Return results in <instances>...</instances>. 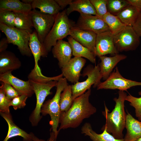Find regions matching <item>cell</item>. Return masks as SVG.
<instances>
[{"label": "cell", "instance_id": "cell-1", "mask_svg": "<svg viewBox=\"0 0 141 141\" xmlns=\"http://www.w3.org/2000/svg\"><path fill=\"white\" fill-rule=\"evenodd\" d=\"M91 92L90 88L75 99L69 109L65 112L61 113L58 132L61 130L77 127L84 119L89 118L96 112V108L89 102Z\"/></svg>", "mask_w": 141, "mask_h": 141}, {"label": "cell", "instance_id": "cell-2", "mask_svg": "<svg viewBox=\"0 0 141 141\" xmlns=\"http://www.w3.org/2000/svg\"><path fill=\"white\" fill-rule=\"evenodd\" d=\"M118 97H115L114 101L115 104L112 111H109L105 104V110L102 114L106 120L105 124L103 127L118 139H123V131L125 128L126 114L124 109V102L127 96V93L122 90L118 92Z\"/></svg>", "mask_w": 141, "mask_h": 141}, {"label": "cell", "instance_id": "cell-3", "mask_svg": "<svg viewBox=\"0 0 141 141\" xmlns=\"http://www.w3.org/2000/svg\"><path fill=\"white\" fill-rule=\"evenodd\" d=\"M62 77L61 74L52 77L45 76L28 79L36 98V107L29 119L32 126H37L41 120V110L46 97L52 94L51 89L56 86L58 81Z\"/></svg>", "mask_w": 141, "mask_h": 141}, {"label": "cell", "instance_id": "cell-4", "mask_svg": "<svg viewBox=\"0 0 141 141\" xmlns=\"http://www.w3.org/2000/svg\"><path fill=\"white\" fill-rule=\"evenodd\" d=\"M67 81L65 78H62L58 81L54 96L51 99L48 100L43 104L41 110L40 112L42 115H50L51 118L50 124L52 132L54 134L56 139L59 133L57 128L59 124L61 113L60 96L62 92L68 85Z\"/></svg>", "mask_w": 141, "mask_h": 141}, {"label": "cell", "instance_id": "cell-5", "mask_svg": "<svg viewBox=\"0 0 141 141\" xmlns=\"http://www.w3.org/2000/svg\"><path fill=\"white\" fill-rule=\"evenodd\" d=\"M72 26L65 10L56 16L54 25L43 43L48 53L51 50L52 47L58 40H62L70 35Z\"/></svg>", "mask_w": 141, "mask_h": 141}, {"label": "cell", "instance_id": "cell-6", "mask_svg": "<svg viewBox=\"0 0 141 141\" xmlns=\"http://www.w3.org/2000/svg\"><path fill=\"white\" fill-rule=\"evenodd\" d=\"M0 30L5 35L9 44L16 45L22 55L28 57L32 56L29 44L30 34L32 31L10 27L1 22Z\"/></svg>", "mask_w": 141, "mask_h": 141}, {"label": "cell", "instance_id": "cell-7", "mask_svg": "<svg viewBox=\"0 0 141 141\" xmlns=\"http://www.w3.org/2000/svg\"><path fill=\"white\" fill-rule=\"evenodd\" d=\"M100 71L99 64L94 67L89 65L85 68L81 75L83 77L87 76L86 80L81 82H78L71 85L73 100L90 89L92 85H93L94 88L97 87L101 82V80L102 78Z\"/></svg>", "mask_w": 141, "mask_h": 141}, {"label": "cell", "instance_id": "cell-8", "mask_svg": "<svg viewBox=\"0 0 141 141\" xmlns=\"http://www.w3.org/2000/svg\"><path fill=\"white\" fill-rule=\"evenodd\" d=\"M140 37L132 27L127 26L114 35V43L119 52L133 51L139 46Z\"/></svg>", "mask_w": 141, "mask_h": 141}, {"label": "cell", "instance_id": "cell-9", "mask_svg": "<svg viewBox=\"0 0 141 141\" xmlns=\"http://www.w3.org/2000/svg\"><path fill=\"white\" fill-rule=\"evenodd\" d=\"M33 27L43 44L54 23L56 16L42 13L36 9L30 12Z\"/></svg>", "mask_w": 141, "mask_h": 141}, {"label": "cell", "instance_id": "cell-10", "mask_svg": "<svg viewBox=\"0 0 141 141\" xmlns=\"http://www.w3.org/2000/svg\"><path fill=\"white\" fill-rule=\"evenodd\" d=\"M141 86V82H138L124 78L120 74L118 68L110 74L108 78L103 82H101L97 87L99 89H116L127 91L131 87Z\"/></svg>", "mask_w": 141, "mask_h": 141}, {"label": "cell", "instance_id": "cell-11", "mask_svg": "<svg viewBox=\"0 0 141 141\" xmlns=\"http://www.w3.org/2000/svg\"><path fill=\"white\" fill-rule=\"evenodd\" d=\"M74 26L97 34L110 31L108 26L102 18L91 14H80Z\"/></svg>", "mask_w": 141, "mask_h": 141}, {"label": "cell", "instance_id": "cell-12", "mask_svg": "<svg viewBox=\"0 0 141 141\" xmlns=\"http://www.w3.org/2000/svg\"><path fill=\"white\" fill-rule=\"evenodd\" d=\"M114 43V35L110 31L97 34L94 54L99 57L109 54L113 56L118 54Z\"/></svg>", "mask_w": 141, "mask_h": 141}, {"label": "cell", "instance_id": "cell-13", "mask_svg": "<svg viewBox=\"0 0 141 141\" xmlns=\"http://www.w3.org/2000/svg\"><path fill=\"white\" fill-rule=\"evenodd\" d=\"M29 45L32 55L34 57L35 62L34 67L30 73L38 76H44L38 65V62L40 60L41 57H46L48 53L39 40L35 30L30 34Z\"/></svg>", "mask_w": 141, "mask_h": 141}, {"label": "cell", "instance_id": "cell-14", "mask_svg": "<svg viewBox=\"0 0 141 141\" xmlns=\"http://www.w3.org/2000/svg\"><path fill=\"white\" fill-rule=\"evenodd\" d=\"M86 62V60L81 57L72 58L65 66L61 68L63 76L72 83L75 84L79 82L81 71Z\"/></svg>", "mask_w": 141, "mask_h": 141}, {"label": "cell", "instance_id": "cell-15", "mask_svg": "<svg viewBox=\"0 0 141 141\" xmlns=\"http://www.w3.org/2000/svg\"><path fill=\"white\" fill-rule=\"evenodd\" d=\"M11 71L0 74V81L11 85L20 95L31 97L34 93L29 81H24L13 75Z\"/></svg>", "mask_w": 141, "mask_h": 141}, {"label": "cell", "instance_id": "cell-16", "mask_svg": "<svg viewBox=\"0 0 141 141\" xmlns=\"http://www.w3.org/2000/svg\"><path fill=\"white\" fill-rule=\"evenodd\" d=\"M69 35L83 46L88 49L94 54L97 36L96 33L72 26Z\"/></svg>", "mask_w": 141, "mask_h": 141}, {"label": "cell", "instance_id": "cell-17", "mask_svg": "<svg viewBox=\"0 0 141 141\" xmlns=\"http://www.w3.org/2000/svg\"><path fill=\"white\" fill-rule=\"evenodd\" d=\"M54 58L58 61V65L61 68L65 66L72 58V50L68 42L63 40H58L52 49Z\"/></svg>", "mask_w": 141, "mask_h": 141}, {"label": "cell", "instance_id": "cell-18", "mask_svg": "<svg viewBox=\"0 0 141 141\" xmlns=\"http://www.w3.org/2000/svg\"><path fill=\"white\" fill-rule=\"evenodd\" d=\"M127 57V56L125 55L118 54L112 56H103L99 57L101 62L99 65L100 73L103 79L106 80L117 64Z\"/></svg>", "mask_w": 141, "mask_h": 141}, {"label": "cell", "instance_id": "cell-19", "mask_svg": "<svg viewBox=\"0 0 141 141\" xmlns=\"http://www.w3.org/2000/svg\"><path fill=\"white\" fill-rule=\"evenodd\" d=\"M21 65L19 58L11 51L6 50L0 53V74L18 69Z\"/></svg>", "mask_w": 141, "mask_h": 141}, {"label": "cell", "instance_id": "cell-20", "mask_svg": "<svg viewBox=\"0 0 141 141\" xmlns=\"http://www.w3.org/2000/svg\"><path fill=\"white\" fill-rule=\"evenodd\" d=\"M0 114L7 122L8 127L7 135L3 141H8L10 138L17 136L22 137L24 141H33L34 135L27 133L17 126L13 121L10 113L0 112Z\"/></svg>", "mask_w": 141, "mask_h": 141}, {"label": "cell", "instance_id": "cell-21", "mask_svg": "<svg viewBox=\"0 0 141 141\" xmlns=\"http://www.w3.org/2000/svg\"><path fill=\"white\" fill-rule=\"evenodd\" d=\"M127 112L125 125L127 132L123 139L124 141H136L141 137V121Z\"/></svg>", "mask_w": 141, "mask_h": 141}, {"label": "cell", "instance_id": "cell-22", "mask_svg": "<svg viewBox=\"0 0 141 141\" xmlns=\"http://www.w3.org/2000/svg\"><path fill=\"white\" fill-rule=\"evenodd\" d=\"M102 133L98 134L94 131L91 124L88 122L84 124L81 128V133L89 136L93 141H124V139H118L108 133L105 128L102 127Z\"/></svg>", "mask_w": 141, "mask_h": 141}, {"label": "cell", "instance_id": "cell-23", "mask_svg": "<svg viewBox=\"0 0 141 141\" xmlns=\"http://www.w3.org/2000/svg\"><path fill=\"white\" fill-rule=\"evenodd\" d=\"M65 10L68 16L75 11L80 14L97 15L94 7L89 0H78L72 2Z\"/></svg>", "mask_w": 141, "mask_h": 141}, {"label": "cell", "instance_id": "cell-24", "mask_svg": "<svg viewBox=\"0 0 141 141\" xmlns=\"http://www.w3.org/2000/svg\"><path fill=\"white\" fill-rule=\"evenodd\" d=\"M67 39L72 48V55L74 57H85L93 63H96V56L88 49L83 46L70 36Z\"/></svg>", "mask_w": 141, "mask_h": 141}, {"label": "cell", "instance_id": "cell-25", "mask_svg": "<svg viewBox=\"0 0 141 141\" xmlns=\"http://www.w3.org/2000/svg\"><path fill=\"white\" fill-rule=\"evenodd\" d=\"M31 5L33 9L37 8L42 13L55 16L61 10L55 0H34Z\"/></svg>", "mask_w": 141, "mask_h": 141}, {"label": "cell", "instance_id": "cell-26", "mask_svg": "<svg viewBox=\"0 0 141 141\" xmlns=\"http://www.w3.org/2000/svg\"><path fill=\"white\" fill-rule=\"evenodd\" d=\"M141 13L139 9L130 5L123 9L116 16L126 26L132 27Z\"/></svg>", "mask_w": 141, "mask_h": 141}, {"label": "cell", "instance_id": "cell-27", "mask_svg": "<svg viewBox=\"0 0 141 141\" xmlns=\"http://www.w3.org/2000/svg\"><path fill=\"white\" fill-rule=\"evenodd\" d=\"M32 9L31 4L24 3L19 0H0V9L15 13H29Z\"/></svg>", "mask_w": 141, "mask_h": 141}, {"label": "cell", "instance_id": "cell-28", "mask_svg": "<svg viewBox=\"0 0 141 141\" xmlns=\"http://www.w3.org/2000/svg\"><path fill=\"white\" fill-rule=\"evenodd\" d=\"M102 19L108 25L110 31L114 35L118 33L127 26L116 16L109 12L103 16Z\"/></svg>", "mask_w": 141, "mask_h": 141}, {"label": "cell", "instance_id": "cell-29", "mask_svg": "<svg viewBox=\"0 0 141 141\" xmlns=\"http://www.w3.org/2000/svg\"><path fill=\"white\" fill-rule=\"evenodd\" d=\"M15 13V27L19 29L32 31V28L33 27L30 12Z\"/></svg>", "mask_w": 141, "mask_h": 141}, {"label": "cell", "instance_id": "cell-30", "mask_svg": "<svg viewBox=\"0 0 141 141\" xmlns=\"http://www.w3.org/2000/svg\"><path fill=\"white\" fill-rule=\"evenodd\" d=\"M73 101L71 85H68L61 94L60 101L61 113L67 111L72 106Z\"/></svg>", "mask_w": 141, "mask_h": 141}, {"label": "cell", "instance_id": "cell-31", "mask_svg": "<svg viewBox=\"0 0 141 141\" xmlns=\"http://www.w3.org/2000/svg\"><path fill=\"white\" fill-rule=\"evenodd\" d=\"M130 5L127 0H108L107 7L108 12L116 16L123 9Z\"/></svg>", "mask_w": 141, "mask_h": 141}, {"label": "cell", "instance_id": "cell-32", "mask_svg": "<svg viewBox=\"0 0 141 141\" xmlns=\"http://www.w3.org/2000/svg\"><path fill=\"white\" fill-rule=\"evenodd\" d=\"M16 16L15 12L0 9V22L11 27H15L14 24Z\"/></svg>", "mask_w": 141, "mask_h": 141}, {"label": "cell", "instance_id": "cell-33", "mask_svg": "<svg viewBox=\"0 0 141 141\" xmlns=\"http://www.w3.org/2000/svg\"><path fill=\"white\" fill-rule=\"evenodd\" d=\"M94 7L97 16L101 18L108 12L107 7L108 0H90Z\"/></svg>", "mask_w": 141, "mask_h": 141}, {"label": "cell", "instance_id": "cell-34", "mask_svg": "<svg viewBox=\"0 0 141 141\" xmlns=\"http://www.w3.org/2000/svg\"><path fill=\"white\" fill-rule=\"evenodd\" d=\"M139 94L141 96V91L138 92ZM126 101L130 103V105L135 109V115L138 118L141 115V96L139 97H134L130 94L127 96Z\"/></svg>", "mask_w": 141, "mask_h": 141}, {"label": "cell", "instance_id": "cell-35", "mask_svg": "<svg viewBox=\"0 0 141 141\" xmlns=\"http://www.w3.org/2000/svg\"><path fill=\"white\" fill-rule=\"evenodd\" d=\"M0 87L4 91L6 97L11 100L14 98L20 95L17 91L10 85L5 83L2 82Z\"/></svg>", "mask_w": 141, "mask_h": 141}, {"label": "cell", "instance_id": "cell-36", "mask_svg": "<svg viewBox=\"0 0 141 141\" xmlns=\"http://www.w3.org/2000/svg\"><path fill=\"white\" fill-rule=\"evenodd\" d=\"M11 100L6 96L3 90L0 88V111L6 114H10L9 107Z\"/></svg>", "mask_w": 141, "mask_h": 141}, {"label": "cell", "instance_id": "cell-37", "mask_svg": "<svg viewBox=\"0 0 141 141\" xmlns=\"http://www.w3.org/2000/svg\"><path fill=\"white\" fill-rule=\"evenodd\" d=\"M28 97L25 95H21L13 98L11 101L10 105L13 107L16 110L24 108L26 105V102Z\"/></svg>", "mask_w": 141, "mask_h": 141}, {"label": "cell", "instance_id": "cell-38", "mask_svg": "<svg viewBox=\"0 0 141 141\" xmlns=\"http://www.w3.org/2000/svg\"><path fill=\"white\" fill-rule=\"evenodd\" d=\"M132 27L137 34L141 37V13Z\"/></svg>", "mask_w": 141, "mask_h": 141}, {"label": "cell", "instance_id": "cell-39", "mask_svg": "<svg viewBox=\"0 0 141 141\" xmlns=\"http://www.w3.org/2000/svg\"><path fill=\"white\" fill-rule=\"evenodd\" d=\"M9 44L7 38H2L0 41V53L6 50Z\"/></svg>", "mask_w": 141, "mask_h": 141}, {"label": "cell", "instance_id": "cell-40", "mask_svg": "<svg viewBox=\"0 0 141 141\" xmlns=\"http://www.w3.org/2000/svg\"><path fill=\"white\" fill-rule=\"evenodd\" d=\"M60 7L63 9L68 5H69L73 2L72 0H55Z\"/></svg>", "mask_w": 141, "mask_h": 141}, {"label": "cell", "instance_id": "cell-41", "mask_svg": "<svg viewBox=\"0 0 141 141\" xmlns=\"http://www.w3.org/2000/svg\"><path fill=\"white\" fill-rule=\"evenodd\" d=\"M127 1L131 5L141 11V0H127Z\"/></svg>", "mask_w": 141, "mask_h": 141}, {"label": "cell", "instance_id": "cell-42", "mask_svg": "<svg viewBox=\"0 0 141 141\" xmlns=\"http://www.w3.org/2000/svg\"><path fill=\"white\" fill-rule=\"evenodd\" d=\"M56 140L54 134L52 132H51L50 133V137L47 141H56Z\"/></svg>", "mask_w": 141, "mask_h": 141}, {"label": "cell", "instance_id": "cell-43", "mask_svg": "<svg viewBox=\"0 0 141 141\" xmlns=\"http://www.w3.org/2000/svg\"><path fill=\"white\" fill-rule=\"evenodd\" d=\"M34 0H22L21 1L24 3L31 4Z\"/></svg>", "mask_w": 141, "mask_h": 141}, {"label": "cell", "instance_id": "cell-44", "mask_svg": "<svg viewBox=\"0 0 141 141\" xmlns=\"http://www.w3.org/2000/svg\"><path fill=\"white\" fill-rule=\"evenodd\" d=\"M33 141H45L44 140L39 139L34 135V136Z\"/></svg>", "mask_w": 141, "mask_h": 141}, {"label": "cell", "instance_id": "cell-45", "mask_svg": "<svg viewBox=\"0 0 141 141\" xmlns=\"http://www.w3.org/2000/svg\"><path fill=\"white\" fill-rule=\"evenodd\" d=\"M138 118L139 120L141 121V115Z\"/></svg>", "mask_w": 141, "mask_h": 141}, {"label": "cell", "instance_id": "cell-46", "mask_svg": "<svg viewBox=\"0 0 141 141\" xmlns=\"http://www.w3.org/2000/svg\"><path fill=\"white\" fill-rule=\"evenodd\" d=\"M136 141H141V137L138 139Z\"/></svg>", "mask_w": 141, "mask_h": 141}]
</instances>
